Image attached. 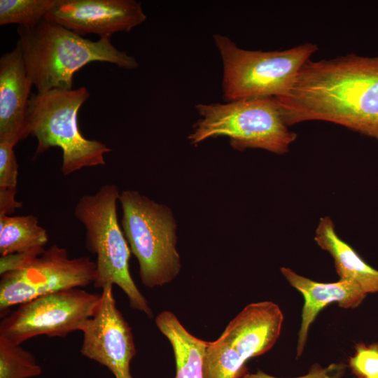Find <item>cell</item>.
<instances>
[{
	"label": "cell",
	"mask_w": 378,
	"mask_h": 378,
	"mask_svg": "<svg viewBox=\"0 0 378 378\" xmlns=\"http://www.w3.org/2000/svg\"><path fill=\"white\" fill-rule=\"evenodd\" d=\"M275 98L288 127L326 121L378 141V55L309 59L288 92Z\"/></svg>",
	"instance_id": "cell-1"
},
{
	"label": "cell",
	"mask_w": 378,
	"mask_h": 378,
	"mask_svg": "<svg viewBox=\"0 0 378 378\" xmlns=\"http://www.w3.org/2000/svg\"><path fill=\"white\" fill-rule=\"evenodd\" d=\"M17 32L28 76L37 90H72L76 72L92 62L111 63L132 70L136 59L119 50L111 38H85L44 18L32 28L18 27Z\"/></svg>",
	"instance_id": "cell-2"
},
{
	"label": "cell",
	"mask_w": 378,
	"mask_h": 378,
	"mask_svg": "<svg viewBox=\"0 0 378 378\" xmlns=\"http://www.w3.org/2000/svg\"><path fill=\"white\" fill-rule=\"evenodd\" d=\"M200 118L188 135L197 146L211 138L227 136L233 149L260 148L286 153L297 134L288 130L275 97H251L225 104H197Z\"/></svg>",
	"instance_id": "cell-3"
},
{
	"label": "cell",
	"mask_w": 378,
	"mask_h": 378,
	"mask_svg": "<svg viewBox=\"0 0 378 378\" xmlns=\"http://www.w3.org/2000/svg\"><path fill=\"white\" fill-rule=\"evenodd\" d=\"M120 192L114 184H105L92 195L82 196L74 214L85 230V246L96 255V288L117 285L132 309L153 316L147 300L134 283L129 270L130 248L120 227L117 203Z\"/></svg>",
	"instance_id": "cell-4"
},
{
	"label": "cell",
	"mask_w": 378,
	"mask_h": 378,
	"mask_svg": "<svg viewBox=\"0 0 378 378\" xmlns=\"http://www.w3.org/2000/svg\"><path fill=\"white\" fill-rule=\"evenodd\" d=\"M89 96L88 90L80 87L52 89L30 97L27 123L29 134L38 142L34 156L59 147L64 176L85 167L104 165L105 154L111 150L99 141L85 138L79 131L78 112Z\"/></svg>",
	"instance_id": "cell-5"
},
{
	"label": "cell",
	"mask_w": 378,
	"mask_h": 378,
	"mask_svg": "<svg viewBox=\"0 0 378 378\" xmlns=\"http://www.w3.org/2000/svg\"><path fill=\"white\" fill-rule=\"evenodd\" d=\"M118 202L122 230L138 260L142 284L155 288L170 283L181 268L172 211L136 190H122Z\"/></svg>",
	"instance_id": "cell-6"
},
{
	"label": "cell",
	"mask_w": 378,
	"mask_h": 378,
	"mask_svg": "<svg viewBox=\"0 0 378 378\" xmlns=\"http://www.w3.org/2000/svg\"><path fill=\"white\" fill-rule=\"evenodd\" d=\"M213 39L223 62L222 91L227 102L285 96L318 50L316 44L305 43L281 51L248 50L221 34H214Z\"/></svg>",
	"instance_id": "cell-7"
},
{
	"label": "cell",
	"mask_w": 378,
	"mask_h": 378,
	"mask_svg": "<svg viewBox=\"0 0 378 378\" xmlns=\"http://www.w3.org/2000/svg\"><path fill=\"white\" fill-rule=\"evenodd\" d=\"M95 278L96 264L89 257L70 258L66 248L52 245L21 268L1 274V314L44 295L86 287Z\"/></svg>",
	"instance_id": "cell-8"
},
{
	"label": "cell",
	"mask_w": 378,
	"mask_h": 378,
	"mask_svg": "<svg viewBox=\"0 0 378 378\" xmlns=\"http://www.w3.org/2000/svg\"><path fill=\"white\" fill-rule=\"evenodd\" d=\"M101 294L80 288L49 293L19 305L1 321L0 336L21 344L39 335L64 337L83 329Z\"/></svg>",
	"instance_id": "cell-9"
},
{
	"label": "cell",
	"mask_w": 378,
	"mask_h": 378,
	"mask_svg": "<svg viewBox=\"0 0 378 378\" xmlns=\"http://www.w3.org/2000/svg\"><path fill=\"white\" fill-rule=\"evenodd\" d=\"M80 354L105 366L115 378H133L130 363L136 354L132 329L116 306L113 286L102 288L93 314L85 323Z\"/></svg>",
	"instance_id": "cell-10"
},
{
	"label": "cell",
	"mask_w": 378,
	"mask_h": 378,
	"mask_svg": "<svg viewBox=\"0 0 378 378\" xmlns=\"http://www.w3.org/2000/svg\"><path fill=\"white\" fill-rule=\"evenodd\" d=\"M83 36L111 38L146 21L141 3L134 0H60L45 17Z\"/></svg>",
	"instance_id": "cell-11"
},
{
	"label": "cell",
	"mask_w": 378,
	"mask_h": 378,
	"mask_svg": "<svg viewBox=\"0 0 378 378\" xmlns=\"http://www.w3.org/2000/svg\"><path fill=\"white\" fill-rule=\"evenodd\" d=\"M32 86L18 41L0 58V142L15 146L29 135L27 115Z\"/></svg>",
	"instance_id": "cell-12"
},
{
	"label": "cell",
	"mask_w": 378,
	"mask_h": 378,
	"mask_svg": "<svg viewBox=\"0 0 378 378\" xmlns=\"http://www.w3.org/2000/svg\"><path fill=\"white\" fill-rule=\"evenodd\" d=\"M284 315L270 301L246 305L225 328L220 340L246 361L269 351L279 337Z\"/></svg>",
	"instance_id": "cell-13"
},
{
	"label": "cell",
	"mask_w": 378,
	"mask_h": 378,
	"mask_svg": "<svg viewBox=\"0 0 378 378\" xmlns=\"http://www.w3.org/2000/svg\"><path fill=\"white\" fill-rule=\"evenodd\" d=\"M281 272L291 286L304 297L301 324L297 343V357L302 355L310 326L322 309L337 302L340 307H357L364 300L366 293L355 282L341 279L332 283H321L299 275L287 267H281Z\"/></svg>",
	"instance_id": "cell-14"
},
{
	"label": "cell",
	"mask_w": 378,
	"mask_h": 378,
	"mask_svg": "<svg viewBox=\"0 0 378 378\" xmlns=\"http://www.w3.org/2000/svg\"><path fill=\"white\" fill-rule=\"evenodd\" d=\"M314 240L334 260L340 279L356 283L366 293L378 292V270L369 265L357 252L337 234L329 216L320 219Z\"/></svg>",
	"instance_id": "cell-15"
},
{
	"label": "cell",
	"mask_w": 378,
	"mask_h": 378,
	"mask_svg": "<svg viewBox=\"0 0 378 378\" xmlns=\"http://www.w3.org/2000/svg\"><path fill=\"white\" fill-rule=\"evenodd\" d=\"M155 322L173 349L176 367L174 378H204L203 363L208 342L190 334L169 311L159 313Z\"/></svg>",
	"instance_id": "cell-16"
},
{
	"label": "cell",
	"mask_w": 378,
	"mask_h": 378,
	"mask_svg": "<svg viewBox=\"0 0 378 378\" xmlns=\"http://www.w3.org/2000/svg\"><path fill=\"white\" fill-rule=\"evenodd\" d=\"M48 242V233L36 216H0L1 256L42 250Z\"/></svg>",
	"instance_id": "cell-17"
},
{
	"label": "cell",
	"mask_w": 378,
	"mask_h": 378,
	"mask_svg": "<svg viewBox=\"0 0 378 378\" xmlns=\"http://www.w3.org/2000/svg\"><path fill=\"white\" fill-rule=\"evenodd\" d=\"M246 361L219 337L208 342L204 363V378H241L246 374Z\"/></svg>",
	"instance_id": "cell-18"
},
{
	"label": "cell",
	"mask_w": 378,
	"mask_h": 378,
	"mask_svg": "<svg viewBox=\"0 0 378 378\" xmlns=\"http://www.w3.org/2000/svg\"><path fill=\"white\" fill-rule=\"evenodd\" d=\"M60 0H0V25L36 26Z\"/></svg>",
	"instance_id": "cell-19"
},
{
	"label": "cell",
	"mask_w": 378,
	"mask_h": 378,
	"mask_svg": "<svg viewBox=\"0 0 378 378\" xmlns=\"http://www.w3.org/2000/svg\"><path fill=\"white\" fill-rule=\"evenodd\" d=\"M41 373L42 368L31 352L0 336V378H31Z\"/></svg>",
	"instance_id": "cell-20"
},
{
	"label": "cell",
	"mask_w": 378,
	"mask_h": 378,
	"mask_svg": "<svg viewBox=\"0 0 378 378\" xmlns=\"http://www.w3.org/2000/svg\"><path fill=\"white\" fill-rule=\"evenodd\" d=\"M349 364L354 372L360 377H378V343L358 344Z\"/></svg>",
	"instance_id": "cell-21"
},
{
	"label": "cell",
	"mask_w": 378,
	"mask_h": 378,
	"mask_svg": "<svg viewBox=\"0 0 378 378\" xmlns=\"http://www.w3.org/2000/svg\"><path fill=\"white\" fill-rule=\"evenodd\" d=\"M14 145L0 142V188L16 189L18 164Z\"/></svg>",
	"instance_id": "cell-22"
},
{
	"label": "cell",
	"mask_w": 378,
	"mask_h": 378,
	"mask_svg": "<svg viewBox=\"0 0 378 378\" xmlns=\"http://www.w3.org/2000/svg\"><path fill=\"white\" fill-rule=\"evenodd\" d=\"M344 365L342 364H331L322 368L314 365L309 372L304 376L295 378H340L344 372ZM241 378H276L270 376L261 370L256 373H246Z\"/></svg>",
	"instance_id": "cell-23"
},
{
	"label": "cell",
	"mask_w": 378,
	"mask_h": 378,
	"mask_svg": "<svg viewBox=\"0 0 378 378\" xmlns=\"http://www.w3.org/2000/svg\"><path fill=\"white\" fill-rule=\"evenodd\" d=\"M44 249L34 250L24 253H15L0 258V274L21 268L31 259L41 254Z\"/></svg>",
	"instance_id": "cell-24"
},
{
	"label": "cell",
	"mask_w": 378,
	"mask_h": 378,
	"mask_svg": "<svg viewBox=\"0 0 378 378\" xmlns=\"http://www.w3.org/2000/svg\"><path fill=\"white\" fill-rule=\"evenodd\" d=\"M16 189L0 188V216L9 215L22 204L15 199Z\"/></svg>",
	"instance_id": "cell-25"
},
{
	"label": "cell",
	"mask_w": 378,
	"mask_h": 378,
	"mask_svg": "<svg viewBox=\"0 0 378 378\" xmlns=\"http://www.w3.org/2000/svg\"><path fill=\"white\" fill-rule=\"evenodd\" d=\"M360 378H378V377H360Z\"/></svg>",
	"instance_id": "cell-26"
}]
</instances>
